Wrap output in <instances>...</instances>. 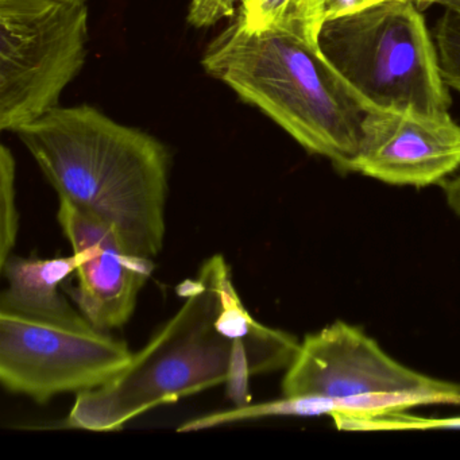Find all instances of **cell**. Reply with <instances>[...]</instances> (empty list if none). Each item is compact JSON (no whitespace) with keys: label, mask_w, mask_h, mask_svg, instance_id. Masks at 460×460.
Returning a JSON list of instances; mask_svg holds the SVG:
<instances>
[{"label":"cell","mask_w":460,"mask_h":460,"mask_svg":"<svg viewBox=\"0 0 460 460\" xmlns=\"http://www.w3.org/2000/svg\"><path fill=\"white\" fill-rule=\"evenodd\" d=\"M17 134L58 199L111 226L134 254H160L171 160L158 139L91 106L56 107Z\"/></svg>","instance_id":"cell-1"},{"label":"cell","mask_w":460,"mask_h":460,"mask_svg":"<svg viewBox=\"0 0 460 460\" xmlns=\"http://www.w3.org/2000/svg\"><path fill=\"white\" fill-rule=\"evenodd\" d=\"M222 255L201 266L198 277L182 282L185 298L177 314L150 339L115 378L79 393L66 425L72 429L114 432L158 406L227 385L236 406L250 402L249 376L235 343L217 324L222 284L230 273Z\"/></svg>","instance_id":"cell-2"},{"label":"cell","mask_w":460,"mask_h":460,"mask_svg":"<svg viewBox=\"0 0 460 460\" xmlns=\"http://www.w3.org/2000/svg\"><path fill=\"white\" fill-rule=\"evenodd\" d=\"M204 69L281 126L304 149L355 172L363 114L322 53L236 20L207 48Z\"/></svg>","instance_id":"cell-3"},{"label":"cell","mask_w":460,"mask_h":460,"mask_svg":"<svg viewBox=\"0 0 460 460\" xmlns=\"http://www.w3.org/2000/svg\"><path fill=\"white\" fill-rule=\"evenodd\" d=\"M317 45L363 112H448L436 45L413 0H381L324 21Z\"/></svg>","instance_id":"cell-4"},{"label":"cell","mask_w":460,"mask_h":460,"mask_svg":"<svg viewBox=\"0 0 460 460\" xmlns=\"http://www.w3.org/2000/svg\"><path fill=\"white\" fill-rule=\"evenodd\" d=\"M87 0H0V128L58 107L87 58Z\"/></svg>","instance_id":"cell-5"},{"label":"cell","mask_w":460,"mask_h":460,"mask_svg":"<svg viewBox=\"0 0 460 460\" xmlns=\"http://www.w3.org/2000/svg\"><path fill=\"white\" fill-rule=\"evenodd\" d=\"M282 394L323 401L328 411L379 409L456 400L460 386L424 376L390 358L343 322L306 336L282 379Z\"/></svg>","instance_id":"cell-6"},{"label":"cell","mask_w":460,"mask_h":460,"mask_svg":"<svg viewBox=\"0 0 460 460\" xmlns=\"http://www.w3.org/2000/svg\"><path fill=\"white\" fill-rule=\"evenodd\" d=\"M131 358L128 344L106 331L0 312V382L7 392L36 402L98 389L125 370Z\"/></svg>","instance_id":"cell-7"},{"label":"cell","mask_w":460,"mask_h":460,"mask_svg":"<svg viewBox=\"0 0 460 460\" xmlns=\"http://www.w3.org/2000/svg\"><path fill=\"white\" fill-rule=\"evenodd\" d=\"M460 166V126L448 112L376 110L363 114L355 172L393 185L427 187Z\"/></svg>","instance_id":"cell-8"},{"label":"cell","mask_w":460,"mask_h":460,"mask_svg":"<svg viewBox=\"0 0 460 460\" xmlns=\"http://www.w3.org/2000/svg\"><path fill=\"white\" fill-rule=\"evenodd\" d=\"M58 223L82 257L72 297L85 319L101 331L123 327L133 316L142 288L155 271L152 258L134 254L111 226L60 199Z\"/></svg>","instance_id":"cell-9"},{"label":"cell","mask_w":460,"mask_h":460,"mask_svg":"<svg viewBox=\"0 0 460 460\" xmlns=\"http://www.w3.org/2000/svg\"><path fill=\"white\" fill-rule=\"evenodd\" d=\"M80 262L76 252L48 260L12 255L0 268L7 281L0 296V312L66 327H93L60 293L61 284L76 273Z\"/></svg>","instance_id":"cell-10"},{"label":"cell","mask_w":460,"mask_h":460,"mask_svg":"<svg viewBox=\"0 0 460 460\" xmlns=\"http://www.w3.org/2000/svg\"><path fill=\"white\" fill-rule=\"evenodd\" d=\"M217 324L233 339L239 362L250 376L289 367L300 349L295 336L266 327L250 314L236 292L231 271L223 279Z\"/></svg>","instance_id":"cell-11"},{"label":"cell","mask_w":460,"mask_h":460,"mask_svg":"<svg viewBox=\"0 0 460 460\" xmlns=\"http://www.w3.org/2000/svg\"><path fill=\"white\" fill-rule=\"evenodd\" d=\"M238 18L249 31H282L319 49L323 0H252Z\"/></svg>","instance_id":"cell-12"},{"label":"cell","mask_w":460,"mask_h":460,"mask_svg":"<svg viewBox=\"0 0 460 460\" xmlns=\"http://www.w3.org/2000/svg\"><path fill=\"white\" fill-rule=\"evenodd\" d=\"M15 199V160L7 146L0 150V268L13 255L20 215Z\"/></svg>","instance_id":"cell-13"},{"label":"cell","mask_w":460,"mask_h":460,"mask_svg":"<svg viewBox=\"0 0 460 460\" xmlns=\"http://www.w3.org/2000/svg\"><path fill=\"white\" fill-rule=\"evenodd\" d=\"M435 45L444 83L460 93V12L446 9L436 26Z\"/></svg>","instance_id":"cell-14"},{"label":"cell","mask_w":460,"mask_h":460,"mask_svg":"<svg viewBox=\"0 0 460 460\" xmlns=\"http://www.w3.org/2000/svg\"><path fill=\"white\" fill-rule=\"evenodd\" d=\"M376 2H381V0H323V18L327 21L344 17V15L359 12Z\"/></svg>","instance_id":"cell-15"},{"label":"cell","mask_w":460,"mask_h":460,"mask_svg":"<svg viewBox=\"0 0 460 460\" xmlns=\"http://www.w3.org/2000/svg\"><path fill=\"white\" fill-rule=\"evenodd\" d=\"M446 190L447 203L449 208L460 217V176L455 177L451 181L444 185Z\"/></svg>","instance_id":"cell-16"},{"label":"cell","mask_w":460,"mask_h":460,"mask_svg":"<svg viewBox=\"0 0 460 460\" xmlns=\"http://www.w3.org/2000/svg\"><path fill=\"white\" fill-rule=\"evenodd\" d=\"M430 4H440V6H444L446 9L460 12V0H432Z\"/></svg>","instance_id":"cell-17"},{"label":"cell","mask_w":460,"mask_h":460,"mask_svg":"<svg viewBox=\"0 0 460 460\" xmlns=\"http://www.w3.org/2000/svg\"><path fill=\"white\" fill-rule=\"evenodd\" d=\"M413 2L419 7H428L432 4V0H413Z\"/></svg>","instance_id":"cell-18"},{"label":"cell","mask_w":460,"mask_h":460,"mask_svg":"<svg viewBox=\"0 0 460 460\" xmlns=\"http://www.w3.org/2000/svg\"><path fill=\"white\" fill-rule=\"evenodd\" d=\"M238 2H241L242 7H247L252 4V0H238Z\"/></svg>","instance_id":"cell-19"},{"label":"cell","mask_w":460,"mask_h":460,"mask_svg":"<svg viewBox=\"0 0 460 460\" xmlns=\"http://www.w3.org/2000/svg\"><path fill=\"white\" fill-rule=\"evenodd\" d=\"M74 2H77V0H74Z\"/></svg>","instance_id":"cell-20"}]
</instances>
